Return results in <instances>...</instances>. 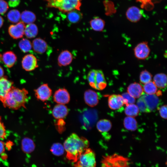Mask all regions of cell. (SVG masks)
<instances>
[{
	"label": "cell",
	"instance_id": "obj_1",
	"mask_svg": "<svg viewBox=\"0 0 167 167\" xmlns=\"http://www.w3.org/2000/svg\"><path fill=\"white\" fill-rule=\"evenodd\" d=\"M89 144V141L85 138L79 137L75 133L71 134L66 139L63 144L66 153V158L73 163L75 162L88 148Z\"/></svg>",
	"mask_w": 167,
	"mask_h": 167
},
{
	"label": "cell",
	"instance_id": "obj_2",
	"mask_svg": "<svg viewBox=\"0 0 167 167\" xmlns=\"http://www.w3.org/2000/svg\"><path fill=\"white\" fill-rule=\"evenodd\" d=\"M28 91L24 88L12 87L2 102L4 106L17 109L24 106L28 99Z\"/></svg>",
	"mask_w": 167,
	"mask_h": 167
},
{
	"label": "cell",
	"instance_id": "obj_3",
	"mask_svg": "<svg viewBox=\"0 0 167 167\" xmlns=\"http://www.w3.org/2000/svg\"><path fill=\"white\" fill-rule=\"evenodd\" d=\"M46 6L58 9L60 11L66 13L74 10H80L82 0H46Z\"/></svg>",
	"mask_w": 167,
	"mask_h": 167
},
{
	"label": "cell",
	"instance_id": "obj_4",
	"mask_svg": "<svg viewBox=\"0 0 167 167\" xmlns=\"http://www.w3.org/2000/svg\"><path fill=\"white\" fill-rule=\"evenodd\" d=\"M128 158L116 153L103 156L101 167H129L130 164Z\"/></svg>",
	"mask_w": 167,
	"mask_h": 167
},
{
	"label": "cell",
	"instance_id": "obj_5",
	"mask_svg": "<svg viewBox=\"0 0 167 167\" xmlns=\"http://www.w3.org/2000/svg\"><path fill=\"white\" fill-rule=\"evenodd\" d=\"M88 83L92 88L99 90L105 89L107 83L103 71L100 70L92 69L87 75Z\"/></svg>",
	"mask_w": 167,
	"mask_h": 167
},
{
	"label": "cell",
	"instance_id": "obj_6",
	"mask_svg": "<svg viewBox=\"0 0 167 167\" xmlns=\"http://www.w3.org/2000/svg\"><path fill=\"white\" fill-rule=\"evenodd\" d=\"M74 167H96V155L94 152L88 148L74 163Z\"/></svg>",
	"mask_w": 167,
	"mask_h": 167
},
{
	"label": "cell",
	"instance_id": "obj_7",
	"mask_svg": "<svg viewBox=\"0 0 167 167\" xmlns=\"http://www.w3.org/2000/svg\"><path fill=\"white\" fill-rule=\"evenodd\" d=\"M135 57L138 59L144 60L149 56L150 50L146 41L138 44L134 49Z\"/></svg>",
	"mask_w": 167,
	"mask_h": 167
},
{
	"label": "cell",
	"instance_id": "obj_8",
	"mask_svg": "<svg viewBox=\"0 0 167 167\" xmlns=\"http://www.w3.org/2000/svg\"><path fill=\"white\" fill-rule=\"evenodd\" d=\"M34 91L36 98L42 101L48 100L51 96L52 92L47 84H42Z\"/></svg>",
	"mask_w": 167,
	"mask_h": 167
},
{
	"label": "cell",
	"instance_id": "obj_9",
	"mask_svg": "<svg viewBox=\"0 0 167 167\" xmlns=\"http://www.w3.org/2000/svg\"><path fill=\"white\" fill-rule=\"evenodd\" d=\"M53 98L54 101L57 104L63 105L68 103L70 99L68 91L64 88L57 90L54 94Z\"/></svg>",
	"mask_w": 167,
	"mask_h": 167
},
{
	"label": "cell",
	"instance_id": "obj_10",
	"mask_svg": "<svg viewBox=\"0 0 167 167\" xmlns=\"http://www.w3.org/2000/svg\"><path fill=\"white\" fill-rule=\"evenodd\" d=\"M22 65L23 68L26 71L33 70L38 67L37 58L32 54H27L23 58Z\"/></svg>",
	"mask_w": 167,
	"mask_h": 167
},
{
	"label": "cell",
	"instance_id": "obj_11",
	"mask_svg": "<svg viewBox=\"0 0 167 167\" xmlns=\"http://www.w3.org/2000/svg\"><path fill=\"white\" fill-rule=\"evenodd\" d=\"M25 28L24 23L20 22L15 25H11L8 28V32L13 38L19 39L22 37L24 34Z\"/></svg>",
	"mask_w": 167,
	"mask_h": 167
},
{
	"label": "cell",
	"instance_id": "obj_12",
	"mask_svg": "<svg viewBox=\"0 0 167 167\" xmlns=\"http://www.w3.org/2000/svg\"><path fill=\"white\" fill-rule=\"evenodd\" d=\"M142 96L149 112L154 111L157 108L160 103V99L157 95L145 94L143 95Z\"/></svg>",
	"mask_w": 167,
	"mask_h": 167
},
{
	"label": "cell",
	"instance_id": "obj_13",
	"mask_svg": "<svg viewBox=\"0 0 167 167\" xmlns=\"http://www.w3.org/2000/svg\"><path fill=\"white\" fill-rule=\"evenodd\" d=\"M84 99L86 104L91 107L96 106L99 102L97 93L92 89H89L85 92Z\"/></svg>",
	"mask_w": 167,
	"mask_h": 167
},
{
	"label": "cell",
	"instance_id": "obj_14",
	"mask_svg": "<svg viewBox=\"0 0 167 167\" xmlns=\"http://www.w3.org/2000/svg\"><path fill=\"white\" fill-rule=\"evenodd\" d=\"M108 104L110 108L114 110L120 109L124 104L122 96L119 94H113L109 96Z\"/></svg>",
	"mask_w": 167,
	"mask_h": 167
},
{
	"label": "cell",
	"instance_id": "obj_15",
	"mask_svg": "<svg viewBox=\"0 0 167 167\" xmlns=\"http://www.w3.org/2000/svg\"><path fill=\"white\" fill-rule=\"evenodd\" d=\"M13 82L3 77L0 79V101L2 102L13 87Z\"/></svg>",
	"mask_w": 167,
	"mask_h": 167
},
{
	"label": "cell",
	"instance_id": "obj_16",
	"mask_svg": "<svg viewBox=\"0 0 167 167\" xmlns=\"http://www.w3.org/2000/svg\"><path fill=\"white\" fill-rule=\"evenodd\" d=\"M73 56L69 50H65L59 54L58 58V63L60 66H65L69 65L72 62Z\"/></svg>",
	"mask_w": 167,
	"mask_h": 167
},
{
	"label": "cell",
	"instance_id": "obj_17",
	"mask_svg": "<svg viewBox=\"0 0 167 167\" xmlns=\"http://www.w3.org/2000/svg\"><path fill=\"white\" fill-rule=\"evenodd\" d=\"M126 16L128 20L132 22H136L141 19L142 14L140 9L133 6L128 8L126 12Z\"/></svg>",
	"mask_w": 167,
	"mask_h": 167
},
{
	"label": "cell",
	"instance_id": "obj_18",
	"mask_svg": "<svg viewBox=\"0 0 167 167\" xmlns=\"http://www.w3.org/2000/svg\"><path fill=\"white\" fill-rule=\"evenodd\" d=\"M32 47L36 52L42 54L45 53L48 49V45L47 42L40 38L35 39L32 43Z\"/></svg>",
	"mask_w": 167,
	"mask_h": 167
},
{
	"label": "cell",
	"instance_id": "obj_19",
	"mask_svg": "<svg viewBox=\"0 0 167 167\" xmlns=\"http://www.w3.org/2000/svg\"><path fill=\"white\" fill-rule=\"evenodd\" d=\"M68 109L64 105L58 104L54 107L52 114L53 116L57 119H62L68 114Z\"/></svg>",
	"mask_w": 167,
	"mask_h": 167
},
{
	"label": "cell",
	"instance_id": "obj_20",
	"mask_svg": "<svg viewBox=\"0 0 167 167\" xmlns=\"http://www.w3.org/2000/svg\"><path fill=\"white\" fill-rule=\"evenodd\" d=\"M127 92L135 98H139L143 94V88L139 84L134 82L130 84L127 88Z\"/></svg>",
	"mask_w": 167,
	"mask_h": 167
},
{
	"label": "cell",
	"instance_id": "obj_21",
	"mask_svg": "<svg viewBox=\"0 0 167 167\" xmlns=\"http://www.w3.org/2000/svg\"><path fill=\"white\" fill-rule=\"evenodd\" d=\"M66 19L68 22L72 24L79 22L83 18V14L80 11L74 10L67 12Z\"/></svg>",
	"mask_w": 167,
	"mask_h": 167
},
{
	"label": "cell",
	"instance_id": "obj_22",
	"mask_svg": "<svg viewBox=\"0 0 167 167\" xmlns=\"http://www.w3.org/2000/svg\"><path fill=\"white\" fill-rule=\"evenodd\" d=\"M1 59L6 66L10 68L15 64L17 60V57L13 52L9 51L3 54Z\"/></svg>",
	"mask_w": 167,
	"mask_h": 167
},
{
	"label": "cell",
	"instance_id": "obj_23",
	"mask_svg": "<svg viewBox=\"0 0 167 167\" xmlns=\"http://www.w3.org/2000/svg\"><path fill=\"white\" fill-rule=\"evenodd\" d=\"M167 75L163 73L156 74L153 77V82L157 87L161 89H165L167 86Z\"/></svg>",
	"mask_w": 167,
	"mask_h": 167
},
{
	"label": "cell",
	"instance_id": "obj_24",
	"mask_svg": "<svg viewBox=\"0 0 167 167\" xmlns=\"http://www.w3.org/2000/svg\"><path fill=\"white\" fill-rule=\"evenodd\" d=\"M23 151L26 153H30L35 149V145L33 141L30 139L25 138L23 139L21 142Z\"/></svg>",
	"mask_w": 167,
	"mask_h": 167
},
{
	"label": "cell",
	"instance_id": "obj_25",
	"mask_svg": "<svg viewBox=\"0 0 167 167\" xmlns=\"http://www.w3.org/2000/svg\"><path fill=\"white\" fill-rule=\"evenodd\" d=\"M89 24L93 30L98 32L102 31L105 24L104 20L99 18H95L91 19Z\"/></svg>",
	"mask_w": 167,
	"mask_h": 167
},
{
	"label": "cell",
	"instance_id": "obj_26",
	"mask_svg": "<svg viewBox=\"0 0 167 167\" xmlns=\"http://www.w3.org/2000/svg\"><path fill=\"white\" fill-rule=\"evenodd\" d=\"M96 126L99 132L105 133L110 130L112 127V123L108 120L103 119L100 120L97 122Z\"/></svg>",
	"mask_w": 167,
	"mask_h": 167
},
{
	"label": "cell",
	"instance_id": "obj_27",
	"mask_svg": "<svg viewBox=\"0 0 167 167\" xmlns=\"http://www.w3.org/2000/svg\"><path fill=\"white\" fill-rule=\"evenodd\" d=\"M38 33L37 27L33 23L28 24L25 28L24 34L28 38H34L37 36Z\"/></svg>",
	"mask_w": 167,
	"mask_h": 167
},
{
	"label": "cell",
	"instance_id": "obj_28",
	"mask_svg": "<svg viewBox=\"0 0 167 167\" xmlns=\"http://www.w3.org/2000/svg\"><path fill=\"white\" fill-rule=\"evenodd\" d=\"M123 124L126 129L128 130L133 131L137 127V123L134 117L127 116L124 120Z\"/></svg>",
	"mask_w": 167,
	"mask_h": 167
},
{
	"label": "cell",
	"instance_id": "obj_29",
	"mask_svg": "<svg viewBox=\"0 0 167 167\" xmlns=\"http://www.w3.org/2000/svg\"><path fill=\"white\" fill-rule=\"evenodd\" d=\"M21 19L24 23H32L36 20L35 15L32 12L28 11H24L21 15Z\"/></svg>",
	"mask_w": 167,
	"mask_h": 167
},
{
	"label": "cell",
	"instance_id": "obj_30",
	"mask_svg": "<svg viewBox=\"0 0 167 167\" xmlns=\"http://www.w3.org/2000/svg\"><path fill=\"white\" fill-rule=\"evenodd\" d=\"M126 105L125 113L127 116L134 117L138 115L139 111L136 105L131 104Z\"/></svg>",
	"mask_w": 167,
	"mask_h": 167
},
{
	"label": "cell",
	"instance_id": "obj_31",
	"mask_svg": "<svg viewBox=\"0 0 167 167\" xmlns=\"http://www.w3.org/2000/svg\"><path fill=\"white\" fill-rule=\"evenodd\" d=\"M143 88V92L146 94H155L157 92V88L153 82L150 81L144 84Z\"/></svg>",
	"mask_w": 167,
	"mask_h": 167
},
{
	"label": "cell",
	"instance_id": "obj_32",
	"mask_svg": "<svg viewBox=\"0 0 167 167\" xmlns=\"http://www.w3.org/2000/svg\"><path fill=\"white\" fill-rule=\"evenodd\" d=\"M21 14L19 11L16 9L10 11L7 14L8 20L12 23H16L19 20Z\"/></svg>",
	"mask_w": 167,
	"mask_h": 167
},
{
	"label": "cell",
	"instance_id": "obj_33",
	"mask_svg": "<svg viewBox=\"0 0 167 167\" xmlns=\"http://www.w3.org/2000/svg\"><path fill=\"white\" fill-rule=\"evenodd\" d=\"M65 151L63 146L59 143H54L50 148V151L54 155L60 156L62 155Z\"/></svg>",
	"mask_w": 167,
	"mask_h": 167
},
{
	"label": "cell",
	"instance_id": "obj_34",
	"mask_svg": "<svg viewBox=\"0 0 167 167\" xmlns=\"http://www.w3.org/2000/svg\"><path fill=\"white\" fill-rule=\"evenodd\" d=\"M19 46L22 51L24 53L28 52L32 47V44L31 42L25 38L22 39L19 42Z\"/></svg>",
	"mask_w": 167,
	"mask_h": 167
},
{
	"label": "cell",
	"instance_id": "obj_35",
	"mask_svg": "<svg viewBox=\"0 0 167 167\" xmlns=\"http://www.w3.org/2000/svg\"><path fill=\"white\" fill-rule=\"evenodd\" d=\"M152 75L148 71L145 70L142 71L140 73L139 80L143 84H145L152 80Z\"/></svg>",
	"mask_w": 167,
	"mask_h": 167
},
{
	"label": "cell",
	"instance_id": "obj_36",
	"mask_svg": "<svg viewBox=\"0 0 167 167\" xmlns=\"http://www.w3.org/2000/svg\"><path fill=\"white\" fill-rule=\"evenodd\" d=\"M124 104L126 105L129 104H134L135 102V98L131 96L128 92L123 93L121 95Z\"/></svg>",
	"mask_w": 167,
	"mask_h": 167
},
{
	"label": "cell",
	"instance_id": "obj_37",
	"mask_svg": "<svg viewBox=\"0 0 167 167\" xmlns=\"http://www.w3.org/2000/svg\"><path fill=\"white\" fill-rule=\"evenodd\" d=\"M136 105L140 111L142 112H149L142 96L139 98Z\"/></svg>",
	"mask_w": 167,
	"mask_h": 167
},
{
	"label": "cell",
	"instance_id": "obj_38",
	"mask_svg": "<svg viewBox=\"0 0 167 167\" xmlns=\"http://www.w3.org/2000/svg\"><path fill=\"white\" fill-rule=\"evenodd\" d=\"M8 8V4L4 0H0V14H4Z\"/></svg>",
	"mask_w": 167,
	"mask_h": 167
},
{
	"label": "cell",
	"instance_id": "obj_39",
	"mask_svg": "<svg viewBox=\"0 0 167 167\" xmlns=\"http://www.w3.org/2000/svg\"><path fill=\"white\" fill-rule=\"evenodd\" d=\"M159 112L161 116L164 119L167 118V106L164 105L159 108Z\"/></svg>",
	"mask_w": 167,
	"mask_h": 167
},
{
	"label": "cell",
	"instance_id": "obj_40",
	"mask_svg": "<svg viewBox=\"0 0 167 167\" xmlns=\"http://www.w3.org/2000/svg\"><path fill=\"white\" fill-rule=\"evenodd\" d=\"M6 131L5 127L0 118V139L5 138L6 134Z\"/></svg>",
	"mask_w": 167,
	"mask_h": 167
},
{
	"label": "cell",
	"instance_id": "obj_41",
	"mask_svg": "<svg viewBox=\"0 0 167 167\" xmlns=\"http://www.w3.org/2000/svg\"><path fill=\"white\" fill-rule=\"evenodd\" d=\"M20 2V0L15 1H9L8 2V4L11 7H15L17 6Z\"/></svg>",
	"mask_w": 167,
	"mask_h": 167
},
{
	"label": "cell",
	"instance_id": "obj_42",
	"mask_svg": "<svg viewBox=\"0 0 167 167\" xmlns=\"http://www.w3.org/2000/svg\"><path fill=\"white\" fill-rule=\"evenodd\" d=\"M5 151V145L4 143L0 140V155L2 153Z\"/></svg>",
	"mask_w": 167,
	"mask_h": 167
},
{
	"label": "cell",
	"instance_id": "obj_43",
	"mask_svg": "<svg viewBox=\"0 0 167 167\" xmlns=\"http://www.w3.org/2000/svg\"><path fill=\"white\" fill-rule=\"evenodd\" d=\"M4 74V70L2 67L0 66V79L3 77Z\"/></svg>",
	"mask_w": 167,
	"mask_h": 167
},
{
	"label": "cell",
	"instance_id": "obj_44",
	"mask_svg": "<svg viewBox=\"0 0 167 167\" xmlns=\"http://www.w3.org/2000/svg\"><path fill=\"white\" fill-rule=\"evenodd\" d=\"M3 19L2 17L0 16V28L2 27L3 23Z\"/></svg>",
	"mask_w": 167,
	"mask_h": 167
},
{
	"label": "cell",
	"instance_id": "obj_45",
	"mask_svg": "<svg viewBox=\"0 0 167 167\" xmlns=\"http://www.w3.org/2000/svg\"><path fill=\"white\" fill-rule=\"evenodd\" d=\"M17 0H10V1H16Z\"/></svg>",
	"mask_w": 167,
	"mask_h": 167
},
{
	"label": "cell",
	"instance_id": "obj_46",
	"mask_svg": "<svg viewBox=\"0 0 167 167\" xmlns=\"http://www.w3.org/2000/svg\"><path fill=\"white\" fill-rule=\"evenodd\" d=\"M1 57H2V55L1 54H0V60L1 59Z\"/></svg>",
	"mask_w": 167,
	"mask_h": 167
}]
</instances>
